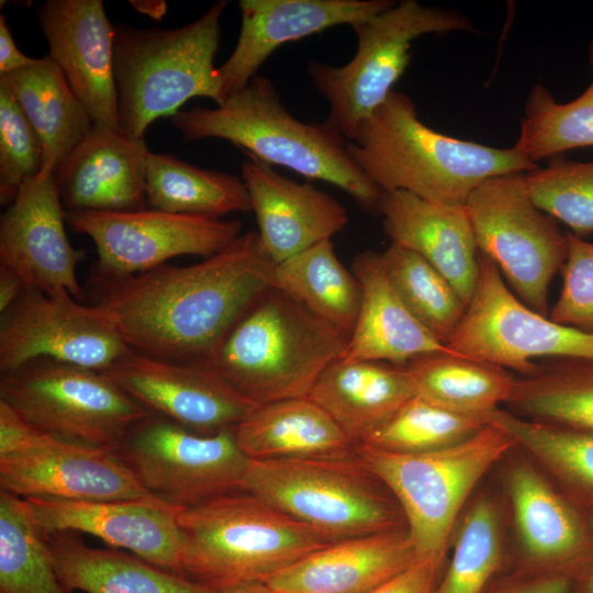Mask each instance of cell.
Wrapping results in <instances>:
<instances>
[{"instance_id":"1","label":"cell","mask_w":593,"mask_h":593,"mask_svg":"<svg viewBox=\"0 0 593 593\" xmlns=\"http://www.w3.org/2000/svg\"><path fill=\"white\" fill-rule=\"evenodd\" d=\"M275 262L257 232L189 266L104 277L90 272L91 304L105 310L124 342L139 354L180 363H204L221 340L272 287Z\"/></svg>"},{"instance_id":"2","label":"cell","mask_w":593,"mask_h":593,"mask_svg":"<svg viewBox=\"0 0 593 593\" xmlns=\"http://www.w3.org/2000/svg\"><path fill=\"white\" fill-rule=\"evenodd\" d=\"M347 147L382 192L402 190L448 205H466L490 178L538 167L514 146L497 148L434 131L419 120L414 101L398 90L359 126Z\"/></svg>"},{"instance_id":"3","label":"cell","mask_w":593,"mask_h":593,"mask_svg":"<svg viewBox=\"0 0 593 593\" xmlns=\"http://www.w3.org/2000/svg\"><path fill=\"white\" fill-rule=\"evenodd\" d=\"M184 142L221 138L247 156L331 183L371 214H379L383 192L357 166L348 141L323 123H304L283 105L272 81L257 75L215 108L193 107L171 116Z\"/></svg>"},{"instance_id":"4","label":"cell","mask_w":593,"mask_h":593,"mask_svg":"<svg viewBox=\"0 0 593 593\" xmlns=\"http://www.w3.org/2000/svg\"><path fill=\"white\" fill-rule=\"evenodd\" d=\"M349 338L270 287L202 365L231 390L260 405L307 396L321 373L345 355Z\"/></svg>"},{"instance_id":"5","label":"cell","mask_w":593,"mask_h":593,"mask_svg":"<svg viewBox=\"0 0 593 593\" xmlns=\"http://www.w3.org/2000/svg\"><path fill=\"white\" fill-rule=\"evenodd\" d=\"M184 577L213 591L267 582L332 544L246 491L179 511Z\"/></svg>"},{"instance_id":"6","label":"cell","mask_w":593,"mask_h":593,"mask_svg":"<svg viewBox=\"0 0 593 593\" xmlns=\"http://www.w3.org/2000/svg\"><path fill=\"white\" fill-rule=\"evenodd\" d=\"M227 1L213 3L195 21L177 29L115 27L113 70L119 130L143 138L158 118L175 115L194 97L221 105L223 93L214 57Z\"/></svg>"},{"instance_id":"7","label":"cell","mask_w":593,"mask_h":593,"mask_svg":"<svg viewBox=\"0 0 593 593\" xmlns=\"http://www.w3.org/2000/svg\"><path fill=\"white\" fill-rule=\"evenodd\" d=\"M244 491L331 542L406 529L394 496L357 452L345 458L249 459Z\"/></svg>"},{"instance_id":"8","label":"cell","mask_w":593,"mask_h":593,"mask_svg":"<svg viewBox=\"0 0 593 593\" xmlns=\"http://www.w3.org/2000/svg\"><path fill=\"white\" fill-rule=\"evenodd\" d=\"M516 444L488 424L455 445L398 454L368 445L356 452L398 502L417 557H446L456 519L480 479Z\"/></svg>"},{"instance_id":"9","label":"cell","mask_w":593,"mask_h":593,"mask_svg":"<svg viewBox=\"0 0 593 593\" xmlns=\"http://www.w3.org/2000/svg\"><path fill=\"white\" fill-rule=\"evenodd\" d=\"M357 48L343 66L311 60L307 75L326 99L325 123L351 141L359 126L394 90L411 60V43L425 34L474 33L471 20L450 9L402 0L354 24Z\"/></svg>"},{"instance_id":"10","label":"cell","mask_w":593,"mask_h":593,"mask_svg":"<svg viewBox=\"0 0 593 593\" xmlns=\"http://www.w3.org/2000/svg\"><path fill=\"white\" fill-rule=\"evenodd\" d=\"M0 400L43 433L112 450L148 414L102 372L51 358L2 372Z\"/></svg>"},{"instance_id":"11","label":"cell","mask_w":593,"mask_h":593,"mask_svg":"<svg viewBox=\"0 0 593 593\" xmlns=\"http://www.w3.org/2000/svg\"><path fill=\"white\" fill-rule=\"evenodd\" d=\"M0 490L20 497L164 502L112 449L43 433L1 400Z\"/></svg>"},{"instance_id":"12","label":"cell","mask_w":593,"mask_h":593,"mask_svg":"<svg viewBox=\"0 0 593 593\" xmlns=\"http://www.w3.org/2000/svg\"><path fill=\"white\" fill-rule=\"evenodd\" d=\"M113 451L144 489L179 508L244 491L249 463L235 429L201 434L149 413Z\"/></svg>"},{"instance_id":"13","label":"cell","mask_w":593,"mask_h":593,"mask_svg":"<svg viewBox=\"0 0 593 593\" xmlns=\"http://www.w3.org/2000/svg\"><path fill=\"white\" fill-rule=\"evenodd\" d=\"M466 209L479 251L495 262L514 294L548 316V289L567 257V234L530 199L523 174L493 177Z\"/></svg>"},{"instance_id":"14","label":"cell","mask_w":593,"mask_h":593,"mask_svg":"<svg viewBox=\"0 0 593 593\" xmlns=\"http://www.w3.org/2000/svg\"><path fill=\"white\" fill-rule=\"evenodd\" d=\"M446 346L524 376L534 369L535 358L593 359V332L559 324L527 306L507 287L495 262L479 253L472 299Z\"/></svg>"},{"instance_id":"15","label":"cell","mask_w":593,"mask_h":593,"mask_svg":"<svg viewBox=\"0 0 593 593\" xmlns=\"http://www.w3.org/2000/svg\"><path fill=\"white\" fill-rule=\"evenodd\" d=\"M0 315L1 373L37 358L103 372L131 350L105 310L65 290L26 289Z\"/></svg>"},{"instance_id":"16","label":"cell","mask_w":593,"mask_h":593,"mask_svg":"<svg viewBox=\"0 0 593 593\" xmlns=\"http://www.w3.org/2000/svg\"><path fill=\"white\" fill-rule=\"evenodd\" d=\"M66 223L92 239L98 260L91 272L104 277L148 271L183 255L205 259L243 234L239 220L153 208L126 212H66Z\"/></svg>"},{"instance_id":"17","label":"cell","mask_w":593,"mask_h":593,"mask_svg":"<svg viewBox=\"0 0 593 593\" xmlns=\"http://www.w3.org/2000/svg\"><path fill=\"white\" fill-rule=\"evenodd\" d=\"M65 224L54 174L41 170L1 215L0 265L14 270L26 289L65 290L86 302L77 276L86 253L70 244Z\"/></svg>"},{"instance_id":"18","label":"cell","mask_w":593,"mask_h":593,"mask_svg":"<svg viewBox=\"0 0 593 593\" xmlns=\"http://www.w3.org/2000/svg\"><path fill=\"white\" fill-rule=\"evenodd\" d=\"M102 373L149 414L201 434L235 429L257 406L203 365L167 361L132 349Z\"/></svg>"},{"instance_id":"19","label":"cell","mask_w":593,"mask_h":593,"mask_svg":"<svg viewBox=\"0 0 593 593\" xmlns=\"http://www.w3.org/2000/svg\"><path fill=\"white\" fill-rule=\"evenodd\" d=\"M23 499L44 538L63 532L89 534L114 549L127 550L163 569L184 575L179 507L147 501Z\"/></svg>"},{"instance_id":"20","label":"cell","mask_w":593,"mask_h":593,"mask_svg":"<svg viewBox=\"0 0 593 593\" xmlns=\"http://www.w3.org/2000/svg\"><path fill=\"white\" fill-rule=\"evenodd\" d=\"M48 57L94 123L119 130L113 70L115 27L101 0H48L36 12Z\"/></svg>"},{"instance_id":"21","label":"cell","mask_w":593,"mask_h":593,"mask_svg":"<svg viewBox=\"0 0 593 593\" xmlns=\"http://www.w3.org/2000/svg\"><path fill=\"white\" fill-rule=\"evenodd\" d=\"M519 541L535 571L558 573L580 584L593 570L590 517L528 461L506 472Z\"/></svg>"},{"instance_id":"22","label":"cell","mask_w":593,"mask_h":593,"mask_svg":"<svg viewBox=\"0 0 593 593\" xmlns=\"http://www.w3.org/2000/svg\"><path fill=\"white\" fill-rule=\"evenodd\" d=\"M392 0H240L235 48L217 67L223 93L243 89L281 45L329 27L367 20L392 7Z\"/></svg>"},{"instance_id":"23","label":"cell","mask_w":593,"mask_h":593,"mask_svg":"<svg viewBox=\"0 0 593 593\" xmlns=\"http://www.w3.org/2000/svg\"><path fill=\"white\" fill-rule=\"evenodd\" d=\"M248 157L240 164L242 179L258 223L257 233L275 265L345 228L347 210L334 197Z\"/></svg>"},{"instance_id":"24","label":"cell","mask_w":593,"mask_h":593,"mask_svg":"<svg viewBox=\"0 0 593 593\" xmlns=\"http://www.w3.org/2000/svg\"><path fill=\"white\" fill-rule=\"evenodd\" d=\"M143 138L94 123L85 141L54 174L66 212H126L146 208Z\"/></svg>"},{"instance_id":"25","label":"cell","mask_w":593,"mask_h":593,"mask_svg":"<svg viewBox=\"0 0 593 593\" xmlns=\"http://www.w3.org/2000/svg\"><path fill=\"white\" fill-rule=\"evenodd\" d=\"M379 214L391 243L427 260L467 306L478 280L480 251L466 205L435 203L399 190L383 192Z\"/></svg>"},{"instance_id":"26","label":"cell","mask_w":593,"mask_h":593,"mask_svg":"<svg viewBox=\"0 0 593 593\" xmlns=\"http://www.w3.org/2000/svg\"><path fill=\"white\" fill-rule=\"evenodd\" d=\"M416 557L407 530H391L332 542L265 583L279 593H369Z\"/></svg>"},{"instance_id":"27","label":"cell","mask_w":593,"mask_h":593,"mask_svg":"<svg viewBox=\"0 0 593 593\" xmlns=\"http://www.w3.org/2000/svg\"><path fill=\"white\" fill-rule=\"evenodd\" d=\"M351 271L361 286V304L343 357L406 366L422 355L451 353L405 307L385 275L380 253H359Z\"/></svg>"},{"instance_id":"28","label":"cell","mask_w":593,"mask_h":593,"mask_svg":"<svg viewBox=\"0 0 593 593\" xmlns=\"http://www.w3.org/2000/svg\"><path fill=\"white\" fill-rule=\"evenodd\" d=\"M414 395L405 366L342 357L321 373L307 396L357 446Z\"/></svg>"},{"instance_id":"29","label":"cell","mask_w":593,"mask_h":593,"mask_svg":"<svg viewBox=\"0 0 593 593\" xmlns=\"http://www.w3.org/2000/svg\"><path fill=\"white\" fill-rule=\"evenodd\" d=\"M242 451L255 460L345 458L356 445L309 396L257 405L235 428Z\"/></svg>"},{"instance_id":"30","label":"cell","mask_w":593,"mask_h":593,"mask_svg":"<svg viewBox=\"0 0 593 593\" xmlns=\"http://www.w3.org/2000/svg\"><path fill=\"white\" fill-rule=\"evenodd\" d=\"M60 580L86 593H215L131 552L87 546L74 533L45 537Z\"/></svg>"},{"instance_id":"31","label":"cell","mask_w":593,"mask_h":593,"mask_svg":"<svg viewBox=\"0 0 593 593\" xmlns=\"http://www.w3.org/2000/svg\"><path fill=\"white\" fill-rule=\"evenodd\" d=\"M5 76L41 142L42 170L55 174L90 134L94 121L48 56Z\"/></svg>"},{"instance_id":"32","label":"cell","mask_w":593,"mask_h":593,"mask_svg":"<svg viewBox=\"0 0 593 593\" xmlns=\"http://www.w3.org/2000/svg\"><path fill=\"white\" fill-rule=\"evenodd\" d=\"M523 418L593 434V359L545 358L515 378L506 402Z\"/></svg>"},{"instance_id":"33","label":"cell","mask_w":593,"mask_h":593,"mask_svg":"<svg viewBox=\"0 0 593 593\" xmlns=\"http://www.w3.org/2000/svg\"><path fill=\"white\" fill-rule=\"evenodd\" d=\"M415 395L446 410L486 418L506 403L515 382L507 369L455 353L413 358L405 366Z\"/></svg>"},{"instance_id":"34","label":"cell","mask_w":593,"mask_h":593,"mask_svg":"<svg viewBox=\"0 0 593 593\" xmlns=\"http://www.w3.org/2000/svg\"><path fill=\"white\" fill-rule=\"evenodd\" d=\"M272 287L351 335L360 310L361 286L337 258L332 239L276 264Z\"/></svg>"},{"instance_id":"35","label":"cell","mask_w":593,"mask_h":593,"mask_svg":"<svg viewBox=\"0 0 593 593\" xmlns=\"http://www.w3.org/2000/svg\"><path fill=\"white\" fill-rule=\"evenodd\" d=\"M146 198L150 208L170 213L222 217L251 211L242 178L202 169L167 154L148 156Z\"/></svg>"},{"instance_id":"36","label":"cell","mask_w":593,"mask_h":593,"mask_svg":"<svg viewBox=\"0 0 593 593\" xmlns=\"http://www.w3.org/2000/svg\"><path fill=\"white\" fill-rule=\"evenodd\" d=\"M558 482L579 508L593 512V434L532 421L497 409L489 417Z\"/></svg>"},{"instance_id":"37","label":"cell","mask_w":593,"mask_h":593,"mask_svg":"<svg viewBox=\"0 0 593 593\" xmlns=\"http://www.w3.org/2000/svg\"><path fill=\"white\" fill-rule=\"evenodd\" d=\"M0 593H74L23 497L0 490Z\"/></svg>"},{"instance_id":"38","label":"cell","mask_w":593,"mask_h":593,"mask_svg":"<svg viewBox=\"0 0 593 593\" xmlns=\"http://www.w3.org/2000/svg\"><path fill=\"white\" fill-rule=\"evenodd\" d=\"M380 256L405 307L446 346L467 307L451 283L422 256L398 244L390 243Z\"/></svg>"},{"instance_id":"39","label":"cell","mask_w":593,"mask_h":593,"mask_svg":"<svg viewBox=\"0 0 593 593\" xmlns=\"http://www.w3.org/2000/svg\"><path fill=\"white\" fill-rule=\"evenodd\" d=\"M589 60L593 68V41ZM586 146H593V79L581 96L567 103H558L547 88L535 85L526 101L516 150L537 164Z\"/></svg>"},{"instance_id":"40","label":"cell","mask_w":593,"mask_h":593,"mask_svg":"<svg viewBox=\"0 0 593 593\" xmlns=\"http://www.w3.org/2000/svg\"><path fill=\"white\" fill-rule=\"evenodd\" d=\"M488 424L486 418L452 412L414 395L361 444L398 454L427 452L462 441Z\"/></svg>"},{"instance_id":"41","label":"cell","mask_w":593,"mask_h":593,"mask_svg":"<svg viewBox=\"0 0 593 593\" xmlns=\"http://www.w3.org/2000/svg\"><path fill=\"white\" fill-rule=\"evenodd\" d=\"M451 559L435 593H484L503 557L500 511L481 496L471 504L457 534Z\"/></svg>"},{"instance_id":"42","label":"cell","mask_w":593,"mask_h":593,"mask_svg":"<svg viewBox=\"0 0 593 593\" xmlns=\"http://www.w3.org/2000/svg\"><path fill=\"white\" fill-rule=\"evenodd\" d=\"M534 204L581 237L593 232V160H555L524 175Z\"/></svg>"},{"instance_id":"43","label":"cell","mask_w":593,"mask_h":593,"mask_svg":"<svg viewBox=\"0 0 593 593\" xmlns=\"http://www.w3.org/2000/svg\"><path fill=\"white\" fill-rule=\"evenodd\" d=\"M43 166V149L33 126L0 75V202L10 205Z\"/></svg>"},{"instance_id":"44","label":"cell","mask_w":593,"mask_h":593,"mask_svg":"<svg viewBox=\"0 0 593 593\" xmlns=\"http://www.w3.org/2000/svg\"><path fill=\"white\" fill-rule=\"evenodd\" d=\"M566 234L562 289L550 318L562 325L593 332V242Z\"/></svg>"},{"instance_id":"45","label":"cell","mask_w":593,"mask_h":593,"mask_svg":"<svg viewBox=\"0 0 593 593\" xmlns=\"http://www.w3.org/2000/svg\"><path fill=\"white\" fill-rule=\"evenodd\" d=\"M444 560L434 556L416 557L405 569L369 593H435Z\"/></svg>"},{"instance_id":"46","label":"cell","mask_w":593,"mask_h":593,"mask_svg":"<svg viewBox=\"0 0 593 593\" xmlns=\"http://www.w3.org/2000/svg\"><path fill=\"white\" fill-rule=\"evenodd\" d=\"M573 582L558 573L532 571L511 580L492 593H570Z\"/></svg>"},{"instance_id":"47","label":"cell","mask_w":593,"mask_h":593,"mask_svg":"<svg viewBox=\"0 0 593 593\" xmlns=\"http://www.w3.org/2000/svg\"><path fill=\"white\" fill-rule=\"evenodd\" d=\"M40 58L24 55L16 46L4 14L0 15V75L35 65Z\"/></svg>"},{"instance_id":"48","label":"cell","mask_w":593,"mask_h":593,"mask_svg":"<svg viewBox=\"0 0 593 593\" xmlns=\"http://www.w3.org/2000/svg\"><path fill=\"white\" fill-rule=\"evenodd\" d=\"M25 290L21 277L11 268L0 265V314L7 311Z\"/></svg>"},{"instance_id":"49","label":"cell","mask_w":593,"mask_h":593,"mask_svg":"<svg viewBox=\"0 0 593 593\" xmlns=\"http://www.w3.org/2000/svg\"><path fill=\"white\" fill-rule=\"evenodd\" d=\"M215 593H279L264 582L242 583L215 591Z\"/></svg>"},{"instance_id":"50","label":"cell","mask_w":593,"mask_h":593,"mask_svg":"<svg viewBox=\"0 0 593 593\" xmlns=\"http://www.w3.org/2000/svg\"><path fill=\"white\" fill-rule=\"evenodd\" d=\"M133 3H136L135 7L142 12L149 8L146 14H149L153 18H157V15L160 16L165 12V2H159L158 4H156V2H142L143 4H141L139 2H133Z\"/></svg>"},{"instance_id":"51","label":"cell","mask_w":593,"mask_h":593,"mask_svg":"<svg viewBox=\"0 0 593 593\" xmlns=\"http://www.w3.org/2000/svg\"><path fill=\"white\" fill-rule=\"evenodd\" d=\"M590 523L593 528V512L589 515ZM578 593H593V570L590 574L579 584Z\"/></svg>"}]
</instances>
